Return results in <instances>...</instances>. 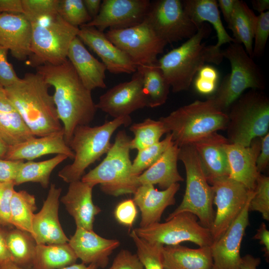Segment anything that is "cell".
I'll list each match as a JSON object with an SVG mask.
<instances>
[{
	"label": "cell",
	"mask_w": 269,
	"mask_h": 269,
	"mask_svg": "<svg viewBox=\"0 0 269 269\" xmlns=\"http://www.w3.org/2000/svg\"><path fill=\"white\" fill-rule=\"evenodd\" d=\"M134 200L127 199L116 206L114 215L117 221L125 226L132 227L137 215V210Z\"/></svg>",
	"instance_id": "47"
},
{
	"label": "cell",
	"mask_w": 269,
	"mask_h": 269,
	"mask_svg": "<svg viewBox=\"0 0 269 269\" xmlns=\"http://www.w3.org/2000/svg\"><path fill=\"white\" fill-rule=\"evenodd\" d=\"M179 148L178 159L185 168L186 189L180 204L165 220L180 213L188 212L197 216L202 226L210 230L215 215L213 188L206 179L193 144L182 145Z\"/></svg>",
	"instance_id": "9"
},
{
	"label": "cell",
	"mask_w": 269,
	"mask_h": 269,
	"mask_svg": "<svg viewBox=\"0 0 269 269\" xmlns=\"http://www.w3.org/2000/svg\"><path fill=\"white\" fill-rule=\"evenodd\" d=\"M31 24L22 13L0 14V44L15 59L24 61L31 55Z\"/></svg>",
	"instance_id": "22"
},
{
	"label": "cell",
	"mask_w": 269,
	"mask_h": 269,
	"mask_svg": "<svg viewBox=\"0 0 269 269\" xmlns=\"http://www.w3.org/2000/svg\"><path fill=\"white\" fill-rule=\"evenodd\" d=\"M0 134L9 146L35 136L5 93L0 90Z\"/></svg>",
	"instance_id": "31"
},
{
	"label": "cell",
	"mask_w": 269,
	"mask_h": 269,
	"mask_svg": "<svg viewBox=\"0 0 269 269\" xmlns=\"http://www.w3.org/2000/svg\"><path fill=\"white\" fill-rule=\"evenodd\" d=\"M179 149L173 142L153 164L138 175L140 184H157L164 190L183 181L177 169Z\"/></svg>",
	"instance_id": "29"
},
{
	"label": "cell",
	"mask_w": 269,
	"mask_h": 269,
	"mask_svg": "<svg viewBox=\"0 0 269 269\" xmlns=\"http://www.w3.org/2000/svg\"><path fill=\"white\" fill-rule=\"evenodd\" d=\"M68 157L64 154H57L53 157L40 161L23 162L14 182L15 185L27 182L39 183L45 188L48 187L50 177L53 170Z\"/></svg>",
	"instance_id": "36"
},
{
	"label": "cell",
	"mask_w": 269,
	"mask_h": 269,
	"mask_svg": "<svg viewBox=\"0 0 269 269\" xmlns=\"http://www.w3.org/2000/svg\"><path fill=\"white\" fill-rule=\"evenodd\" d=\"M35 197L25 190L14 191L10 204V223L34 238L32 221L36 210Z\"/></svg>",
	"instance_id": "37"
},
{
	"label": "cell",
	"mask_w": 269,
	"mask_h": 269,
	"mask_svg": "<svg viewBox=\"0 0 269 269\" xmlns=\"http://www.w3.org/2000/svg\"><path fill=\"white\" fill-rule=\"evenodd\" d=\"M109 269H144V268L136 254L127 250H122Z\"/></svg>",
	"instance_id": "48"
},
{
	"label": "cell",
	"mask_w": 269,
	"mask_h": 269,
	"mask_svg": "<svg viewBox=\"0 0 269 269\" xmlns=\"http://www.w3.org/2000/svg\"><path fill=\"white\" fill-rule=\"evenodd\" d=\"M249 211L260 212L263 218L269 220V178L261 173L258 176L254 194L249 206Z\"/></svg>",
	"instance_id": "42"
},
{
	"label": "cell",
	"mask_w": 269,
	"mask_h": 269,
	"mask_svg": "<svg viewBox=\"0 0 269 269\" xmlns=\"http://www.w3.org/2000/svg\"><path fill=\"white\" fill-rule=\"evenodd\" d=\"M261 145L257 160V170L261 173L267 168L269 162V134L261 137Z\"/></svg>",
	"instance_id": "50"
},
{
	"label": "cell",
	"mask_w": 269,
	"mask_h": 269,
	"mask_svg": "<svg viewBox=\"0 0 269 269\" xmlns=\"http://www.w3.org/2000/svg\"><path fill=\"white\" fill-rule=\"evenodd\" d=\"M172 141L179 147L193 143L219 130L227 129L229 117L210 98L196 100L159 118Z\"/></svg>",
	"instance_id": "4"
},
{
	"label": "cell",
	"mask_w": 269,
	"mask_h": 269,
	"mask_svg": "<svg viewBox=\"0 0 269 269\" xmlns=\"http://www.w3.org/2000/svg\"><path fill=\"white\" fill-rule=\"evenodd\" d=\"M23 160L0 159V182L14 183Z\"/></svg>",
	"instance_id": "49"
},
{
	"label": "cell",
	"mask_w": 269,
	"mask_h": 269,
	"mask_svg": "<svg viewBox=\"0 0 269 269\" xmlns=\"http://www.w3.org/2000/svg\"><path fill=\"white\" fill-rule=\"evenodd\" d=\"M36 71L54 88L53 101L68 145L75 128L89 125L95 118L97 108L91 91L83 84L68 59L58 65L40 66Z\"/></svg>",
	"instance_id": "1"
},
{
	"label": "cell",
	"mask_w": 269,
	"mask_h": 269,
	"mask_svg": "<svg viewBox=\"0 0 269 269\" xmlns=\"http://www.w3.org/2000/svg\"><path fill=\"white\" fill-rule=\"evenodd\" d=\"M130 237L136 248V255L144 269H163L162 248L164 245L149 243L139 238L133 230Z\"/></svg>",
	"instance_id": "40"
},
{
	"label": "cell",
	"mask_w": 269,
	"mask_h": 269,
	"mask_svg": "<svg viewBox=\"0 0 269 269\" xmlns=\"http://www.w3.org/2000/svg\"><path fill=\"white\" fill-rule=\"evenodd\" d=\"M93 187L81 180L72 182L66 193L60 199L73 218L76 227L93 230L95 217L101 212L92 200Z\"/></svg>",
	"instance_id": "26"
},
{
	"label": "cell",
	"mask_w": 269,
	"mask_h": 269,
	"mask_svg": "<svg viewBox=\"0 0 269 269\" xmlns=\"http://www.w3.org/2000/svg\"><path fill=\"white\" fill-rule=\"evenodd\" d=\"M77 36L98 56L110 73L131 74L136 71L135 64L104 32L94 27L82 26L79 27Z\"/></svg>",
	"instance_id": "18"
},
{
	"label": "cell",
	"mask_w": 269,
	"mask_h": 269,
	"mask_svg": "<svg viewBox=\"0 0 269 269\" xmlns=\"http://www.w3.org/2000/svg\"><path fill=\"white\" fill-rule=\"evenodd\" d=\"M179 188L178 183L161 191L158 190L151 184L140 185L134 194L133 199L141 212L139 227L159 222L165 209L175 204V196Z\"/></svg>",
	"instance_id": "24"
},
{
	"label": "cell",
	"mask_w": 269,
	"mask_h": 269,
	"mask_svg": "<svg viewBox=\"0 0 269 269\" xmlns=\"http://www.w3.org/2000/svg\"><path fill=\"white\" fill-rule=\"evenodd\" d=\"M9 261H12V259L7 247L5 234L0 230V265Z\"/></svg>",
	"instance_id": "56"
},
{
	"label": "cell",
	"mask_w": 269,
	"mask_h": 269,
	"mask_svg": "<svg viewBox=\"0 0 269 269\" xmlns=\"http://www.w3.org/2000/svg\"><path fill=\"white\" fill-rule=\"evenodd\" d=\"M132 123L130 116L113 119L100 126L77 127L68 146L73 151V162L63 167L58 176L66 183L81 180L85 170L107 153L112 143L111 137L120 127L129 126Z\"/></svg>",
	"instance_id": "5"
},
{
	"label": "cell",
	"mask_w": 269,
	"mask_h": 269,
	"mask_svg": "<svg viewBox=\"0 0 269 269\" xmlns=\"http://www.w3.org/2000/svg\"><path fill=\"white\" fill-rule=\"evenodd\" d=\"M254 194V192L223 235L210 246L212 269H240L241 244L249 225V206Z\"/></svg>",
	"instance_id": "17"
},
{
	"label": "cell",
	"mask_w": 269,
	"mask_h": 269,
	"mask_svg": "<svg viewBox=\"0 0 269 269\" xmlns=\"http://www.w3.org/2000/svg\"><path fill=\"white\" fill-rule=\"evenodd\" d=\"M4 89L1 87H0V90H3Z\"/></svg>",
	"instance_id": "63"
},
{
	"label": "cell",
	"mask_w": 269,
	"mask_h": 269,
	"mask_svg": "<svg viewBox=\"0 0 269 269\" xmlns=\"http://www.w3.org/2000/svg\"><path fill=\"white\" fill-rule=\"evenodd\" d=\"M261 262L260 258H255L251 255L247 254L242 257L240 269H257Z\"/></svg>",
	"instance_id": "57"
},
{
	"label": "cell",
	"mask_w": 269,
	"mask_h": 269,
	"mask_svg": "<svg viewBox=\"0 0 269 269\" xmlns=\"http://www.w3.org/2000/svg\"><path fill=\"white\" fill-rule=\"evenodd\" d=\"M105 34L137 66L155 64L167 44L145 20L134 26L109 29Z\"/></svg>",
	"instance_id": "12"
},
{
	"label": "cell",
	"mask_w": 269,
	"mask_h": 269,
	"mask_svg": "<svg viewBox=\"0 0 269 269\" xmlns=\"http://www.w3.org/2000/svg\"><path fill=\"white\" fill-rule=\"evenodd\" d=\"M173 142L171 134L167 133L162 140L137 151L132 162L133 173L139 175L153 164Z\"/></svg>",
	"instance_id": "39"
},
{
	"label": "cell",
	"mask_w": 269,
	"mask_h": 269,
	"mask_svg": "<svg viewBox=\"0 0 269 269\" xmlns=\"http://www.w3.org/2000/svg\"><path fill=\"white\" fill-rule=\"evenodd\" d=\"M145 19L167 44L191 38L200 27L186 14L180 0L151 2Z\"/></svg>",
	"instance_id": "13"
},
{
	"label": "cell",
	"mask_w": 269,
	"mask_h": 269,
	"mask_svg": "<svg viewBox=\"0 0 269 269\" xmlns=\"http://www.w3.org/2000/svg\"><path fill=\"white\" fill-rule=\"evenodd\" d=\"M9 145L4 140L0 134V159H4Z\"/></svg>",
	"instance_id": "61"
},
{
	"label": "cell",
	"mask_w": 269,
	"mask_h": 269,
	"mask_svg": "<svg viewBox=\"0 0 269 269\" xmlns=\"http://www.w3.org/2000/svg\"><path fill=\"white\" fill-rule=\"evenodd\" d=\"M259 138L254 139L249 146L230 142L225 146L230 168L229 177L250 190H254L257 179L261 174L256 164L261 145Z\"/></svg>",
	"instance_id": "23"
},
{
	"label": "cell",
	"mask_w": 269,
	"mask_h": 269,
	"mask_svg": "<svg viewBox=\"0 0 269 269\" xmlns=\"http://www.w3.org/2000/svg\"><path fill=\"white\" fill-rule=\"evenodd\" d=\"M217 207L215 218L210 228L213 243L217 241L238 216L254 190L229 176L219 177L210 183Z\"/></svg>",
	"instance_id": "14"
},
{
	"label": "cell",
	"mask_w": 269,
	"mask_h": 269,
	"mask_svg": "<svg viewBox=\"0 0 269 269\" xmlns=\"http://www.w3.org/2000/svg\"><path fill=\"white\" fill-rule=\"evenodd\" d=\"M163 269H212L210 247L191 249L178 245L162 248Z\"/></svg>",
	"instance_id": "28"
},
{
	"label": "cell",
	"mask_w": 269,
	"mask_h": 269,
	"mask_svg": "<svg viewBox=\"0 0 269 269\" xmlns=\"http://www.w3.org/2000/svg\"><path fill=\"white\" fill-rule=\"evenodd\" d=\"M58 14L68 23L77 27L85 25L92 19L83 0H59Z\"/></svg>",
	"instance_id": "41"
},
{
	"label": "cell",
	"mask_w": 269,
	"mask_h": 269,
	"mask_svg": "<svg viewBox=\"0 0 269 269\" xmlns=\"http://www.w3.org/2000/svg\"><path fill=\"white\" fill-rule=\"evenodd\" d=\"M64 154L73 160L74 154L66 143L63 129L42 136H34L16 144L9 146L5 159L30 161L41 156Z\"/></svg>",
	"instance_id": "21"
},
{
	"label": "cell",
	"mask_w": 269,
	"mask_h": 269,
	"mask_svg": "<svg viewBox=\"0 0 269 269\" xmlns=\"http://www.w3.org/2000/svg\"><path fill=\"white\" fill-rule=\"evenodd\" d=\"M130 130L134 135L130 142L131 149L137 151L159 142L162 135L167 134L161 121L150 118L133 124L130 126Z\"/></svg>",
	"instance_id": "38"
},
{
	"label": "cell",
	"mask_w": 269,
	"mask_h": 269,
	"mask_svg": "<svg viewBox=\"0 0 269 269\" xmlns=\"http://www.w3.org/2000/svg\"><path fill=\"white\" fill-rule=\"evenodd\" d=\"M251 1L253 8L260 13L269 9V0H253Z\"/></svg>",
	"instance_id": "59"
},
{
	"label": "cell",
	"mask_w": 269,
	"mask_h": 269,
	"mask_svg": "<svg viewBox=\"0 0 269 269\" xmlns=\"http://www.w3.org/2000/svg\"><path fill=\"white\" fill-rule=\"evenodd\" d=\"M23 14L30 22L56 15L59 0H21Z\"/></svg>",
	"instance_id": "43"
},
{
	"label": "cell",
	"mask_w": 269,
	"mask_h": 269,
	"mask_svg": "<svg viewBox=\"0 0 269 269\" xmlns=\"http://www.w3.org/2000/svg\"><path fill=\"white\" fill-rule=\"evenodd\" d=\"M182 3L186 14L197 25L200 26L205 22L212 24L218 38L214 45L216 49L221 50L222 45L236 42L223 24L217 0H184Z\"/></svg>",
	"instance_id": "30"
},
{
	"label": "cell",
	"mask_w": 269,
	"mask_h": 269,
	"mask_svg": "<svg viewBox=\"0 0 269 269\" xmlns=\"http://www.w3.org/2000/svg\"><path fill=\"white\" fill-rule=\"evenodd\" d=\"M4 13L23 14L21 0H0V14Z\"/></svg>",
	"instance_id": "53"
},
{
	"label": "cell",
	"mask_w": 269,
	"mask_h": 269,
	"mask_svg": "<svg viewBox=\"0 0 269 269\" xmlns=\"http://www.w3.org/2000/svg\"><path fill=\"white\" fill-rule=\"evenodd\" d=\"M100 109L113 119L130 116L134 112L147 107L142 79L138 71L131 80L118 84L100 96L96 104Z\"/></svg>",
	"instance_id": "16"
},
{
	"label": "cell",
	"mask_w": 269,
	"mask_h": 269,
	"mask_svg": "<svg viewBox=\"0 0 269 269\" xmlns=\"http://www.w3.org/2000/svg\"><path fill=\"white\" fill-rule=\"evenodd\" d=\"M253 239L260 240V244L263 246L262 250L264 252V257L268 262L269 259V231L264 223H262Z\"/></svg>",
	"instance_id": "52"
},
{
	"label": "cell",
	"mask_w": 269,
	"mask_h": 269,
	"mask_svg": "<svg viewBox=\"0 0 269 269\" xmlns=\"http://www.w3.org/2000/svg\"><path fill=\"white\" fill-rule=\"evenodd\" d=\"M70 61L84 86L90 91L105 88V65L92 55L77 36L72 41L67 54Z\"/></svg>",
	"instance_id": "27"
},
{
	"label": "cell",
	"mask_w": 269,
	"mask_h": 269,
	"mask_svg": "<svg viewBox=\"0 0 269 269\" xmlns=\"http://www.w3.org/2000/svg\"><path fill=\"white\" fill-rule=\"evenodd\" d=\"M211 32L210 25L206 22L202 23L195 35L157 60L173 92L188 90L205 63L219 65L222 62V50L216 49L214 45H206L202 42Z\"/></svg>",
	"instance_id": "3"
},
{
	"label": "cell",
	"mask_w": 269,
	"mask_h": 269,
	"mask_svg": "<svg viewBox=\"0 0 269 269\" xmlns=\"http://www.w3.org/2000/svg\"><path fill=\"white\" fill-rule=\"evenodd\" d=\"M197 76L218 82L219 73L213 66L204 65L198 72Z\"/></svg>",
	"instance_id": "55"
},
{
	"label": "cell",
	"mask_w": 269,
	"mask_h": 269,
	"mask_svg": "<svg viewBox=\"0 0 269 269\" xmlns=\"http://www.w3.org/2000/svg\"><path fill=\"white\" fill-rule=\"evenodd\" d=\"M98 267L95 264H91L87 266L84 263L74 264L60 269H98Z\"/></svg>",
	"instance_id": "60"
},
{
	"label": "cell",
	"mask_w": 269,
	"mask_h": 269,
	"mask_svg": "<svg viewBox=\"0 0 269 269\" xmlns=\"http://www.w3.org/2000/svg\"><path fill=\"white\" fill-rule=\"evenodd\" d=\"M8 51L6 48L0 44V87L3 89L14 84L20 79L8 61Z\"/></svg>",
	"instance_id": "46"
},
{
	"label": "cell",
	"mask_w": 269,
	"mask_h": 269,
	"mask_svg": "<svg viewBox=\"0 0 269 269\" xmlns=\"http://www.w3.org/2000/svg\"><path fill=\"white\" fill-rule=\"evenodd\" d=\"M218 82L211 80L196 76L194 79L195 90L200 94L210 95L214 94L217 88Z\"/></svg>",
	"instance_id": "51"
},
{
	"label": "cell",
	"mask_w": 269,
	"mask_h": 269,
	"mask_svg": "<svg viewBox=\"0 0 269 269\" xmlns=\"http://www.w3.org/2000/svg\"><path fill=\"white\" fill-rule=\"evenodd\" d=\"M228 143L227 138L215 132L192 143L209 183L214 179L229 176L230 168L225 149Z\"/></svg>",
	"instance_id": "25"
},
{
	"label": "cell",
	"mask_w": 269,
	"mask_h": 269,
	"mask_svg": "<svg viewBox=\"0 0 269 269\" xmlns=\"http://www.w3.org/2000/svg\"><path fill=\"white\" fill-rule=\"evenodd\" d=\"M14 186L12 182H0V225H11L10 204Z\"/></svg>",
	"instance_id": "45"
},
{
	"label": "cell",
	"mask_w": 269,
	"mask_h": 269,
	"mask_svg": "<svg viewBox=\"0 0 269 269\" xmlns=\"http://www.w3.org/2000/svg\"><path fill=\"white\" fill-rule=\"evenodd\" d=\"M227 113V139L231 143L249 146L269 133V100L261 90H250L230 106Z\"/></svg>",
	"instance_id": "7"
},
{
	"label": "cell",
	"mask_w": 269,
	"mask_h": 269,
	"mask_svg": "<svg viewBox=\"0 0 269 269\" xmlns=\"http://www.w3.org/2000/svg\"><path fill=\"white\" fill-rule=\"evenodd\" d=\"M236 0H218V7L221 9L224 18L228 24L231 18L234 11Z\"/></svg>",
	"instance_id": "54"
},
{
	"label": "cell",
	"mask_w": 269,
	"mask_h": 269,
	"mask_svg": "<svg viewBox=\"0 0 269 269\" xmlns=\"http://www.w3.org/2000/svg\"><path fill=\"white\" fill-rule=\"evenodd\" d=\"M133 230L149 243L175 245L189 241L200 247H210L213 243L210 229L202 226L197 216L188 212L178 214L164 223L157 222Z\"/></svg>",
	"instance_id": "11"
},
{
	"label": "cell",
	"mask_w": 269,
	"mask_h": 269,
	"mask_svg": "<svg viewBox=\"0 0 269 269\" xmlns=\"http://www.w3.org/2000/svg\"><path fill=\"white\" fill-rule=\"evenodd\" d=\"M61 191V188L51 184L41 210L34 214L32 229L37 244H64L69 242V239L64 233L59 219Z\"/></svg>",
	"instance_id": "19"
},
{
	"label": "cell",
	"mask_w": 269,
	"mask_h": 269,
	"mask_svg": "<svg viewBox=\"0 0 269 269\" xmlns=\"http://www.w3.org/2000/svg\"><path fill=\"white\" fill-rule=\"evenodd\" d=\"M131 140L125 131L118 132L104 159L81 180L93 187L100 184L101 190L107 195L117 197L134 194L140 184L138 176L133 172Z\"/></svg>",
	"instance_id": "6"
},
{
	"label": "cell",
	"mask_w": 269,
	"mask_h": 269,
	"mask_svg": "<svg viewBox=\"0 0 269 269\" xmlns=\"http://www.w3.org/2000/svg\"><path fill=\"white\" fill-rule=\"evenodd\" d=\"M147 107L155 108L163 105L168 98L170 85L161 69L155 64L138 66Z\"/></svg>",
	"instance_id": "33"
},
{
	"label": "cell",
	"mask_w": 269,
	"mask_h": 269,
	"mask_svg": "<svg viewBox=\"0 0 269 269\" xmlns=\"http://www.w3.org/2000/svg\"><path fill=\"white\" fill-rule=\"evenodd\" d=\"M222 52L224 58L230 62L231 72L210 98L227 113L230 106L245 90H262L265 87V81L261 68L242 44L231 43Z\"/></svg>",
	"instance_id": "10"
},
{
	"label": "cell",
	"mask_w": 269,
	"mask_h": 269,
	"mask_svg": "<svg viewBox=\"0 0 269 269\" xmlns=\"http://www.w3.org/2000/svg\"><path fill=\"white\" fill-rule=\"evenodd\" d=\"M150 3L149 0H104L98 14L83 26L94 27L103 32L107 28L134 26L145 19Z\"/></svg>",
	"instance_id": "15"
},
{
	"label": "cell",
	"mask_w": 269,
	"mask_h": 269,
	"mask_svg": "<svg viewBox=\"0 0 269 269\" xmlns=\"http://www.w3.org/2000/svg\"><path fill=\"white\" fill-rule=\"evenodd\" d=\"M77 259L68 243L37 244L32 269H60L76 263Z\"/></svg>",
	"instance_id": "34"
},
{
	"label": "cell",
	"mask_w": 269,
	"mask_h": 269,
	"mask_svg": "<svg viewBox=\"0 0 269 269\" xmlns=\"http://www.w3.org/2000/svg\"><path fill=\"white\" fill-rule=\"evenodd\" d=\"M68 244L82 263L93 264L98 268H105L109 263V256L120 242L117 239L102 237L93 230L76 227Z\"/></svg>",
	"instance_id": "20"
},
{
	"label": "cell",
	"mask_w": 269,
	"mask_h": 269,
	"mask_svg": "<svg viewBox=\"0 0 269 269\" xmlns=\"http://www.w3.org/2000/svg\"><path fill=\"white\" fill-rule=\"evenodd\" d=\"M269 36V10L260 13L255 29L252 58L262 56Z\"/></svg>",
	"instance_id": "44"
},
{
	"label": "cell",
	"mask_w": 269,
	"mask_h": 269,
	"mask_svg": "<svg viewBox=\"0 0 269 269\" xmlns=\"http://www.w3.org/2000/svg\"><path fill=\"white\" fill-rule=\"evenodd\" d=\"M257 20V16L247 3L243 0H236L228 27L232 31L233 38L236 42L242 44L252 58Z\"/></svg>",
	"instance_id": "32"
},
{
	"label": "cell",
	"mask_w": 269,
	"mask_h": 269,
	"mask_svg": "<svg viewBox=\"0 0 269 269\" xmlns=\"http://www.w3.org/2000/svg\"><path fill=\"white\" fill-rule=\"evenodd\" d=\"M83 1L88 13L93 19L98 14L102 1L101 0H83Z\"/></svg>",
	"instance_id": "58"
},
{
	"label": "cell",
	"mask_w": 269,
	"mask_h": 269,
	"mask_svg": "<svg viewBox=\"0 0 269 269\" xmlns=\"http://www.w3.org/2000/svg\"><path fill=\"white\" fill-rule=\"evenodd\" d=\"M12 261L23 269H32L37 244L29 233L14 229L5 234Z\"/></svg>",
	"instance_id": "35"
},
{
	"label": "cell",
	"mask_w": 269,
	"mask_h": 269,
	"mask_svg": "<svg viewBox=\"0 0 269 269\" xmlns=\"http://www.w3.org/2000/svg\"><path fill=\"white\" fill-rule=\"evenodd\" d=\"M30 23L31 55L27 60L28 64L36 68L67 60L70 45L77 36L79 27L69 24L58 14Z\"/></svg>",
	"instance_id": "8"
},
{
	"label": "cell",
	"mask_w": 269,
	"mask_h": 269,
	"mask_svg": "<svg viewBox=\"0 0 269 269\" xmlns=\"http://www.w3.org/2000/svg\"><path fill=\"white\" fill-rule=\"evenodd\" d=\"M50 86L37 73H26L14 84L4 88L6 94L35 136L62 130Z\"/></svg>",
	"instance_id": "2"
},
{
	"label": "cell",
	"mask_w": 269,
	"mask_h": 269,
	"mask_svg": "<svg viewBox=\"0 0 269 269\" xmlns=\"http://www.w3.org/2000/svg\"><path fill=\"white\" fill-rule=\"evenodd\" d=\"M0 269H23L15 265L13 262L9 261L0 265Z\"/></svg>",
	"instance_id": "62"
}]
</instances>
